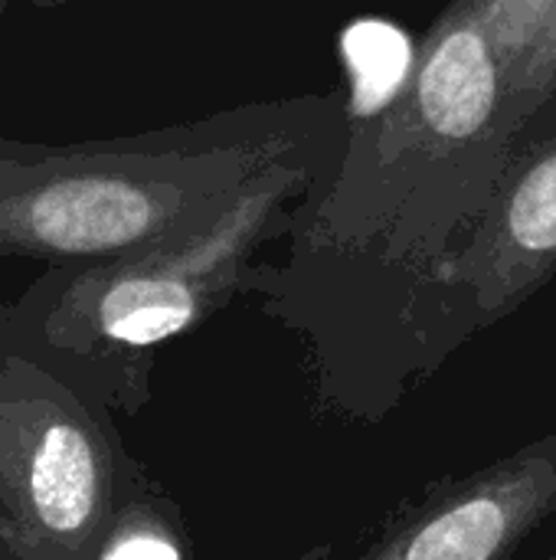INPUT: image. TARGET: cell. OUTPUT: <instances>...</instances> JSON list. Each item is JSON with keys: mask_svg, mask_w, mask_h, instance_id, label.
Instances as JSON below:
<instances>
[{"mask_svg": "<svg viewBox=\"0 0 556 560\" xmlns=\"http://www.w3.org/2000/svg\"><path fill=\"white\" fill-rule=\"evenodd\" d=\"M547 560H556V555H554V558H547Z\"/></svg>", "mask_w": 556, "mask_h": 560, "instance_id": "cell-10", "label": "cell"}, {"mask_svg": "<svg viewBox=\"0 0 556 560\" xmlns=\"http://www.w3.org/2000/svg\"><path fill=\"white\" fill-rule=\"evenodd\" d=\"M556 512V436L446 482L357 560H511Z\"/></svg>", "mask_w": 556, "mask_h": 560, "instance_id": "cell-3", "label": "cell"}, {"mask_svg": "<svg viewBox=\"0 0 556 560\" xmlns=\"http://www.w3.org/2000/svg\"><path fill=\"white\" fill-rule=\"evenodd\" d=\"M190 541L177 505L144 479L118 509L98 560H187Z\"/></svg>", "mask_w": 556, "mask_h": 560, "instance_id": "cell-5", "label": "cell"}, {"mask_svg": "<svg viewBox=\"0 0 556 560\" xmlns=\"http://www.w3.org/2000/svg\"><path fill=\"white\" fill-rule=\"evenodd\" d=\"M511 236L531 253L556 249V158L537 164L514 194Z\"/></svg>", "mask_w": 556, "mask_h": 560, "instance_id": "cell-7", "label": "cell"}, {"mask_svg": "<svg viewBox=\"0 0 556 560\" xmlns=\"http://www.w3.org/2000/svg\"><path fill=\"white\" fill-rule=\"evenodd\" d=\"M341 46L354 75V108L360 115L383 108L410 69L413 49L406 33L383 20H357L344 33Z\"/></svg>", "mask_w": 556, "mask_h": 560, "instance_id": "cell-6", "label": "cell"}, {"mask_svg": "<svg viewBox=\"0 0 556 560\" xmlns=\"http://www.w3.org/2000/svg\"><path fill=\"white\" fill-rule=\"evenodd\" d=\"M36 10H56V7H62V3H69V0H29Z\"/></svg>", "mask_w": 556, "mask_h": 560, "instance_id": "cell-8", "label": "cell"}, {"mask_svg": "<svg viewBox=\"0 0 556 560\" xmlns=\"http://www.w3.org/2000/svg\"><path fill=\"white\" fill-rule=\"evenodd\" d=\"M7 3H10V0H0V20H3V10H7Z\"/></svg>", "mask_w": 556, "mask_h": 560, "instance_id": "cell-9", "label": "cell"}, {"mask_svg": "<svg viewBox=\"0 0 556 560\" xmlns=\"http://www.w3.org/2000/svg\"><path fill=\"white\" fill-rule=\"evenodd\" d=\"M177 210L147 154L0 138V262H108L157 243Z\"/></svg>", "mask_w": 556, "mask_h": 560, "instance_id": "cell-2", "label": "cell"}, {"mask_svg": "<svg viewBox=\"0 0 556 560\" xmlns=\"http://www.w3.org/2000/svg\"><path fill=\"white\" fill-rule=\"evenodd\" d=\"M495 95L498 75L482 33H449L429 56L419 79V102L426 121L446 138H469L488 121Z\"/></svg>", "mask_w": 556, "mask_h": 560, "instance_id": "cell-4", "label": "cell"}, {"mask_svg": "<svg viewBox=\"0 0 556 560\" xmlns=\"http://www.w3.org/2000/svg\"><path fill=\"white\" fill-rule=\"evenodd\" d=\"M111 413L0 331V560H98L118 509L151 479Z\"/></svg>", "mask_w": 556, "mask_h": 560, "instance_id": "cell-1", "label": "cell"}]
</instances>
